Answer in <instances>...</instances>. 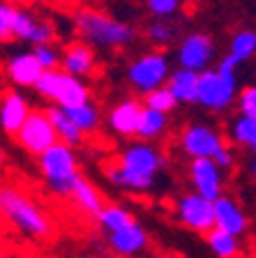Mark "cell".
Here are the masks:
<instances>
[{"mask_svg":"<svg viewBox=\"0 0 256 258\" xmlns=\"http://www.w3.org/2000/svg\"><path fill=\"white\" fill-rule=\"evenodd\" d=\"M164 157L150 143H132L120 155V161L109 168V180L125 191H148L155 184Z\"/></svg>","mask_w":256,"mask_h":258,"instance_id":"1","label":"cell"},{"mask_svg":"<svg viewBox=\"0 0 256 258\" xmlns=\"http://www.w3.org/2000/svg\"><path fill=\"white\" fill-rule=\"evenodd\" d=\"M0 217L19 233L35 240H44L54 233L51 217L39 208L37 201H32L26 191L16 187L0 184Z\"/></svg>","mask_w":256,"mask_h":258,"instance_id":"2","label":"cell"},{"mask_svg":"<svg viewBox=\"0 0 256 258\" xmlns=\"http://www.w3.org/2000/svg\"><path fill=\"white\" fill-rule=\"evenodd\" d=\"M238 60L233 55L219 60L217 70L198 72V92L196 102L210 111H224L235 99V70Z\"/></svg>","mask_w":256,"mask_h":258,"instance_id":"3","label":"cell"},{"mask_svg":"<svg viewBox=\"0 0 256 258\" xmlns=\"http://www.w3.org/2000/svg\"><path fill=\"white\" fill-rule=\"evenodd\" d=\"M37 159H39V171H42L48 189L58 194V196H70L72 189H74V182L81 175L79 159H76L72 145L56 141Z\"/></svg>","mask_w":256,"mask_h":258,"instance_id":"4","label":"cell"},{"mask_svg":"<svg viewBox=\"0 0 256 258\" xmlns=\"http://www.w3.org/2000/svg\"><path fill=\"white\" fill-rule=\"evenodd\" d=\"M74 23L81 37L85 42L95 44V46H104V48L127 46L136 37V32L129 26H125L120 21H113L111 16L95 10H79L74 16Z\"/></svg>","mask_w":256,"mask_h":258,"instance_id":"5","label":"cell"},{"mask_svg":"<svg viewBox=\"0 0 256 258\" xmlns=\"http://www.w3.org/2000/svg\"><path fill=\"white\" fill-rule=\"evenodd\" d=\"M32 88L44 99H51V102H56L63 108H72V106H79V104L90 102V90H88V86L83 81L58 70V67L56 70H44Z\"/></svg>","mask_w":256,"mask_h":258,"instance_id":"6","label":"cell"},{"mask_svg":"<svg viewBox=\"0 0 256 258\" xmlns=\"http://www.w3.org/2000/svg\"><path fill=\"white\" fill-rule=\"evenodd\" d=\"M127 79L139 92H150L155 88L164 86L166 79H169V60L164 53H157V51H150L143 53L139 60H134L127 70Z\"/></svg>","mask_w":256,"mask_h":258,"instance_id":"7","label":"cell"},{"mask_svg":"<svg viewBox=\"0 0 256 258\" xmlns=\"http://www.w3.org/2000/svg\"><path fill=\"white\" fill-rule=\"evenodd\" d=\"M14 136H16V141H19V145H23V148L35 157H39L46 148H51V145L58 141L56 129H54V124H51V120H48L46 111H30L26 122L21 124V129H19Z\"/></svg>","mask_w":256,"mask_h":258,"instance_id":"8","label":"cell"},{"mask_svg":"<svg viewBox=\"0 0 256 258\" xmlns=\"http://www.w3.org/2000/svg\"><path fill=\"white\" fill-rule=\"evenodd\" d=\"M176 215L178 221L182 226H187L194 233H206L215 228V205L210 199L201 196V194L192 191L185 194L176 205Z\"/></svg>","mask_w":256,"mask_h":258,"instance_id":"9","label":"cell"},{"mask_svg":"<svg viewBox=\"0 0 256 258\" xmlns=\"http://www.w3.org/2000/svg\"><path fill=\"white\" fill-rule=\"evenodd\" d=\"M180 145L192 159H198V157L213 159L224 148V141L208 124H189L180 134Z\"/></svg>","mask_w":256,"mask_h":258,"instance_id":"10","label":"cell"},{"mask_svg":"<svg viewBox=\"0 0 256 258\" xmlns=\"http://www.w3.org/2000/svg\"><path fill=\"white\" fill-rule=\"evenodd\" d=\"M189 180H192L196 194L215 201L222 196V168L208 157H198L189 164Z\"/></svg>","mask_w":256,"mask_h":258,"instance_id":"11","label":"cell"},{"mask_svg":"<svg viewBox=\"0 0 256 258\" xmlns=\"http://www.w3.org/2000/svg\"><path fill=\"white\" fill-rule=\"evenodd\" d=\"M12 37L30 44H48L56 39V28L44 19H37L35 14L26 10H16L14 26H12Z\"/></svg>","mask_w":256,"mask_h":258,"instance_id":"12","label":"cell"},{"mask_svg":"<svg viewBox=\"0 0 256 258\" xmlns=\"http://www.w3.org/2000/svg\"><path fill=\"white\" fill-rule=\"evenodd\" d=\"M213 42L206 35H189V37L182 39L180 48H178V60H180V67L192 72H203L208 70L210 60H213Z\"/></svg>","mask_w":256,"mask_h":258,"instance_id":"13","label":"cell"},{"mask_svg":"<svg viewBox=\"0 0 256 258\" xmlns=\"http://www.w3.org/2000/svg\"><path fill=\"white\" fill-rule=\"evenodd\" d=\"M107 240H109V247L118 256H136V253H141L148 247V233L136 221L123 226V228H116V231H109Z\"/></svg>","mask_w":256,"mask_h":258,"instance_id":"14","label":"cell"},{"mask_svg":"<svg viewBox=\"0 0 256 258\" xmlns=\"http://www.w3.org/2000/svg\"><path fill=\"white\" fill-rule=\"evenodd\" d=\"M213 205H215V228H222V231L238 237L247 231V217L233 199L219 196V199L213 201Z\"/></svg>","mask_w":256,"mask_h":258,"instance_id":"15","label":"cell"},{"mask_svg":"<svg viewBox=\"0 0 256 258\" xmlns=\"http://www.w3.org/2000/svg\"><path fill=\"white\" fill-rule=\"evenodd\" d=\"M60 64H63V72L76 76H88L95 70V53L92 48L85 42H74L65 48V53H60Z\"/></svg>","mask_w":256,"mask_h":258,"instance_id":"16","label":"cell"},{"mask_svg":"<svg viewBox=\"0 0 256 258\" xmlns=\"http://www.w3.org/2000/svg\"><path fill=\"white\" fill-rule=\"evenodd\" d=\"M28 113H30V106H28L26 97L19 95V92H10L0 102V127L5 129L7 134L14 136L21 129V124L26 122Z\"/></svg>","mask_w":256,"mask_h":258,"instance_id":"17","label":"cell"},{"mask_svg":"<svg viewBox=\"0 0 256 258\" xmlns=\"http://www.w3.org/2000/svg\"><path fill=\"white\" fill-rule=\"evenodd\" d=\"M141 108H143V104H139L136 99H125V102L116 104L109 113L111 129L120 136H134L136 134V124H139Z\"/></svg>","mask_w":256,"mask_h":258,"instance_id":"18","label":"cell"},{"mask_svg":"<svg viewBox=\"0 0 256 258\" xmlns=\"http://www.w3.org/2000/svg\"><path fill=\"white\" fill-rule=\"evenodd\" d=\"M42 72H44L42 64H39L37 58L32 55V51L30 53L12 55L10 62H7V74H10V79L14 81L16 86H21V88H32Z\"/></svg>","mask_w":256,"mask_h":258,"instance_id":"19","label":"cell"},{"mask_svg":"<svg viewBox=\"0 0 256 258\" xmlns=\"http://www.w3.org/2000/svg\"><path fill=\"white\" fill-rule=\"evenodd\" d=\"M169 83L166 88L171 90V95L176 97V102H182V104H192L196 102V92H198V72H192V70H176L173 74H169Z\"/></svg>","mask_w":256,"mask_h":258,"instance_id":"20","label":"cell"},{"mask_svg":"<svg viewBox=\"0 0 256 258\" xmlns=\"http://www.w3.org/2000/svg\"><path fill=\"white\" fill-rule=\"evenodd\" d=\"M44 111H46L48 120H51V124H54L56 136H58L60 143H67V145H72V148H76V145L83 143L85 134L72 122L70 115L65 113V108H60L58 104H56V106H48V108H44Z\"/></svg>","mask_w":256,"mask_h":258,"instance_id":"21","label":"cell"},{"mask_svg":"<svg viewBox=\"0 0 256 258\" xmlns=\"http://www.w3.org/2000/svg\"><path fill=\"white\" fill-rule=\"evenodd\" d=\"M70 196H72V201H74L76 208H79L83 215H88V217H97L99 215V210L104 208L99 191H97V189L92 187L83 175H79V180L74 182V189H72Z\"/></svg>","mask_w":256,"mask_h":258,"instance_id":"22","label":"cell"},{"mask_svg":"<svg viewBox=\"0 0 256 258\" xmlns=\"http://www.w3.org/2000/svg\"><path fill=\"white\" fill-rule=\"evenodd\" d=\"M166 122H169V120H166V113L143 106L141 108V115H139V124H136V134L134 136H139V139H143V141H152L164 134Z\"/></svg>","mask_w":256,"mask_h":258,"instance_id":"23","label":"cell"},{"mask_svg":"<svg viewBox=\"0 0 256 258\" xmlns=\"http://www.w3.org/2000/svg\"><path fill=\"white\" fill-rule=\"evenodd\" d=\"M206 240H208V247L213 249V253L217 258H238L240 256L238 235H231V233L222 231V228H213V231L206 233Z\"/></svg>","mask_w":256,"mask_h":258,"instance_id":"24","label":"cell"},{"mask_svg":"<svg viewBox=\"0 0 256 258\" xmlns=\"http://www.w3.org/2000/svg\"><path fill=\"white\" fill-rule=\"evenodd\" d=\"M65 113L70 115V120L83 132V134H92V132H97V127H99V111H97V106H92L90 102L79 104V106H72V108H65Z\"/></svg>","mask_w":256,"mask_h":258,"instance_id":"25","label":"cell"},{"mask_svg":"<svg viewBox=\"0 0 256 258\" xmlns=\"http://www.w3.org/2000/svg\"><path fill=\"white\" fill-rule=\"evenodd\" d=\"M231 139L238 145H245L251 152H256V118L238 115L231 122Z\"/></svg>","mask_w":256,"mask_h":258,"instance_id":"26","label":"cell"},{"mask_svg":"<svg viewBox=\"0 0 256 258\" xmlns=\"http://www.w3.org/2000/svg\"><path fill=\"white\" fill-rule=\"evenodd\" d=\"M95 219L99 221V226L109 233V231H116V228H123V226L132 224L134 217L129 215L125 208H120V205H104Z\"/></svg>","mask_w":256,"mask_h":258,"instance_id":"27","label":"cell"},{"mask_svg":"<svg viewBox=\"0 0 256 258\" xmlns=\"http://www.w3.org/2000/svg\"><path fill=\"white\" fill-rule=\"evenodd\" d=\"M256 53V32L251 30H242L238 32L233 37V42H231V53L238 62H242V60L251 58V55Z\"/></svg>","mask_w":256,"mask_h":258,"instance_id":"28","label":"cell"},{"mask_svg":"<svg viewBox=\"0 0 256 258\" xmlns=\"http://www.w3.org/2000/svg\"><path fill=\"white\" fill-rule=\"evenodd\" d=\"M176 97L171 95V90L166 86H160L155 88V90H150L145 92V104L143 106L148 108H155V111H162V113H169L176 108Z\"/></svg>","mask_w":256,"mask_h":258,"instance_id":"29","label":"cell"},{"mask_svg":"<svg viewBox=\"0 0 256 258\" xmlns=\"http://www.w3.org/2000/svg\"><path fill=\"white\" fill-rule=\"evenodd\" d=\"M32 55H35L37 62L42 64V70H56V67L60 64V53H58V48L51 46V42L48 44H35Z\"/></svg>","mask_w":256,"mask_h":258,"instance_id":"30","label":"cell"},{"mask_svg":"<svg viewBox=\"0 0 256 258\" xmlns=\"http://www.w3.org/2000/svg\"><path fill=\"white\" fill-rule=\"evenodd\" d=\"M14 16H16V7L7 5L5 0L0 3V42L12 37V26H14Z\"/></svg>","mask_w":256,"mask_h":258,"instance_id":"31","label":"cell"},{"mask_svg":"<svg viewBox=\"0 0 256 258\" xmlns=\"http://www.w3.org/2000/svg\"><path fill=\"white\" fill-rule=\"evenodd\" d=\"M238 108H240V115L247 118H256V86H249L238 95Z\"/></svg>","mask_w":256,"mask_h":258,"instance_id":"32","label":"cell"},{"mask_svg":"<svg viewBox=\"0 0 256 258\" xmlns=\"http://www.w3.org/2000/svg\"><path fill=\"white\" fill-rule=\"evenodd\" d=\"M148 39L155 44H171V39H173V28L166 26V23H152V26L148 28Z\"/></svg>","mask_w":256,"mask_h":258,"instance_id":"33","label":"cell"},{"mask_svg":"<svg viewBox=\"0 0 256 258\" xmlns=\"http://www.w3.org/2000/svg\"><path fill=\"white\" fill-rule=\"evenodd\" d=\"M148 7L155 16H171L178 12L180 3L178 0H148Z\"/></svg>","mask_w":256,"mask_h":258,"instance_id":"34","label":"cell"},{"mask_svg":"<svg viewBox=\"0 0 256 258\" xmlns=\"http://www.w3.org/2000/svg\"><path fill=\"white\" fill-rule=\"evenodd\" d=\"M213 161L217 164L219 168H231V166H233V155H231V150L224 145V148H222V150L213 157Z\"/></svg>","mask_w":256,"mask_h":258,"instance_id":"35","label":"cell"},{"mask_svg":"<svg viewBox=\"0 0 256 258\" xmlns=\"http://www.w3.org/2000/svg\"><path fill=\"white\" fill-rule=\"evenodd\" d=\"M7 256V249H5V240H3V235H0V258Z\"/></svg>","mask_w":256,"mask_h":258,"instance_id":"36","label":"cell"},{"mask_svg":"<svg viewBox=\"0 0 256 258\" xmlns=\"http://www.w3.org/2000/svg\"><path fill=\"white\" fill-rule=\"evenodd\" d=\"M5 258H30V256H23V253H12V256H5Z\"/></svg>","mask_w":256,"mask_h":258,"instance_id":"37","label":"cell"},{"mask_svg":"<svg viewBox=\"0 0 256 258\" xmlns=\"http://www.w3.org/2000/svg\"><path fill=\"white\" fill-rule=\"evenodd\" d=\"M16 3H21V5H30V3H35V0H16Z\"/></svg>","mask_w":256,"mask_h":258,"instance_id":"38","label":"cell"},{"mask_svg":"<svg viewBox=\"0 0 256 258\" xmlns=\"http://www.w3.org/2000/svg\"><path fill=\"white\" fill-rule=\"evenodd\" d=\"M3 161H5V152L0 150V164H3Z\"/></svg>","mask_w":256,"mask_h":258,"instance_id":"39","label":"cell"},{"mask_svg":"<svg viewBox=\"0 0 256 258\" xmlns=\"http://www.w3.org/2000/svg\"><path fill=\"white\" fill-rule=\"evenodd\" d=\"M251 171H254V175H256V159H254V164H251Z\"/></svg>","mask_w":256,"mask_h":258,"instance_id":"40","label":"cell"},{"mask_svg":"<svg viewBox=\"0 0 256 258\" xmlns=\"http://www.w3.org/2000/svg\"><path fill=\"white\" fill-rule=\"evenodd\" d=\"M83 258H99V256H92V253H85Z\"/></svg>","mask_w":256,"mask_h":258,"instance_id":"41","label":"cell"},{"mask_svg":"<svg viewBox=\"0 0 256 258\" xmlns=\"http://www.w3.org/2000/svg\"><path fill=\"white\" fill-rule=\"evenodd\" d=\"M0 3H3V0H0Z\"/></svg>","mask_w":256,"mask_h":258,"instance_id":"42","label":"cell"}]
</instances>
